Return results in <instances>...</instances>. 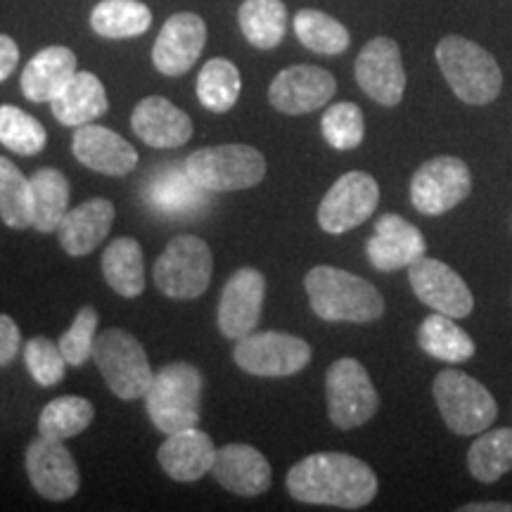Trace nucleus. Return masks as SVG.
Returning <instances> with one entry per match:
<instances>
[{
  "instance_id": "1",
  "label": "nucleus",
  "mask_w": 512,
  "mask_h": 512,
  "mask_svg": "<svg viewBox=\"0 0 512 512\" xmlns=\"http://www.w3.org/2000/svg\"><path fill=\"white\" fill-rule=\"evenodd\" d=\"M287 491L299 503L358 510L377 496V475L349 453H313L287 472Z\"/></svg>"
},
{
  "instance_id": "2",
  "label": "nucleus",
  "mask_w": 512,
  "mask_h": 512,
  "mask_svg": "<svg viewBox=\"0 0 512 512\" xmlns=\"http://www.w3.org/2000/svg\"><path fill=\"white\" fill-rule=\"evenodd\" d=\"M304 290L313 313L328 323H373L384 313V299L377 287L342 268H311L304 278Z\"/></svg>"
},
{
  "instance_id": "3",
  "label": "nucleus",
  "mask_w": 512,
  "mask_h": 512,
  "mask_svg": "<svg viewBox=\"0 0 512 512\" xmlns=\"http://www.w3.org/2000/svg\"><path fill=\"white\" fill-rule=\"evenodd\" d=\"M437 62L451 91L465 105H489L501 95L503 72L496 57L463 36H446L437 46Z\"/></svg>"
},
{
  "instance_id": "4",
  "label": "nucleus",
  "mask_w": 512,
  "mask_h": 512,
  "mask_svg": "<svg viewBox=\"0 0 512 512\" xmlns=\"http://www.w3.org/2000/svg\"><path fill=\"white\" fill-rule=\"evenodd\" d=\"M202 375L190 363H169L159 368L145 394V408L159 432L174 434L200 422Z\"/></svg>"
},
{
  "instance_id": "5",
  "label": "nucleus",
  "mask_w": 512,
  "mask_h": 512,
  "mask_svg": "<svg viewBox=\"0 0 512 512\" xmlns=\"http://www.w3.org/2000/svg\"><path fill=\"white\" fill-rule=\"evenodd\" d=\"M441 418L453 434L475 437L494 425L498 406L489 389L463 370H441L432 384Z\"/></svg>"
},
{
  "instance_id": "6",
  "label": "nucleus",
  "mask_w": 512,
  "mask_h": 512,
  "mask_svg": "<svg viewBox=\"0 0 512 512\" xmlns=\"http://www.w3.org/2000/svg\"><path fill=\"white\" fill-rule=\"evenodd\" d=\"M93 361L112 394L124 401H136L145 396L155 380V370L150 368L145 347L126 330L112 328L100 332L95 339Z\"/></svg>"
},
{
  "instance_id": "7",
  "label": "nucleus",
  "mask_w": 512,
  "mask_h": 512,
  "mask_svg": "<svg viewBox=\"0 0 512 512\" xmlns=\"http://www.w3.org/2000/svg\"><path fill=\"white\" fill-rule=\"evenodd\" d=\"M185 169L209 192L247 190L264 181L266 159L256 147L230 143L192 152Z\"/></svg>"
},
{
  "instance_id": "8",
  "label": "nucleus",
  "mask_w": 512,
  "mask_h": 512,
  "mask_svg": "<svg viewBox=\"0 0 512 512\" xmlns=\"http://www.w3.org/2000/svg\"><path fill=\"white\" fill-rule=\"evenodd\" d=\"M214 271V256L197 235H178L166 245L155 264V285L164 297L197 299L207 292Z\"/></svg>"
},
{
  "instance_id": "9",
  "label": "nucleus",
  "mask_w": 512,
  "mask_h": 512,
  "mask_svg": "<svg viewBox=\"0 0 512 512\" xmlns=\"http://www.w3.org/2000/svg\"><path fill=\"white\" fill-rule=\"evenodd\" d=\"M325 399L330 422L339 430L366 425L380 408V396L368 370L356 358H339L325 375Z\"/></svg>"
},
{
  "instance_id": "10",
  "label": "nucleus",
  "mask_w": 512,
  "mask_h": 512,
  "mask_svg": "<svg viewBox=\"0 0 512 512\" xmlns=\"http://www.w3.org/2000/svg\"><path fill=\"white\" fill-rule=\"evenodd\" d=\"M240 370L256 377H290L311 361V344L287 332H252L238 339L233 351Z\"/></svg>"
},
{
  "instance_id": "11",
  "label": "nucleus",
  "mask_w": 512,
  "mask_h": 512,
  "mask_svg": "<svg viewBox=\"0 0 512 512\" xmlns=\"http://www.w3.org/2000/svg\"><path fill=\"white\" fill-rule=\"evenodd\" d=\"M472 190V174L458 157H434L411 178V202L425 216H441L467 200Z\"/></svg>"
},
{
  "instance_id": "12",
  "label": "nucleus",
  "mask_w": 512,
  "mask_h": 512,
  "mask_svg": "<svg viewBox=\"0 0 512 512\" xmlns=\"http://www.w3.org/2000/svg\"><path fill=\"white\" fill-rule=\"evenodd\" d=\"M380 202L377 181L366 171H349L328 190L318 207V223L325 233L342 235L366 223Z\"/></svg>"
},
{
  "instance_id": "13",
  "label": "nucleus",
  "mask_w": 512,
  "mask_h": 512,
  "mask_svg": "<svg viewBox=\"0 0 512 512\" xmlns=\"http://www.w3.org/2000/svg\"><path fill=\"white\" fill-rule=\"evenodd\" d=\"M24 467L36 494L48 501H69L81 486V475L76 460L64 441L38 437L27 446Z\"/></svg>"
},
{
  "instance_id": "14",
  "label": "nucleus",
  "mask_w": 512,
  "mask_h": 512,
  "mask_svg": "<svg viewBox=\"0 0 512 512\" xmlns=\"http://www.w3.org/2000/svg\"><path fill=\"white\" fill-rule=\"evenodd\" d=\"M408 280L415 297L432 311L451 318H467L475 309V297L460 275L444 261L422 256L413 266H408Z\"/></svg>"
},
{
  "instance_id": "15",
  "label": "nucleus",
  "mask_w": 512,
  "mask_h": 512,
  "mask_svg": "<svg viewBox=\"0 0 512 512\" xmlns=\"http://www.w3.org/2000/svg\"><path fill=\"white\" fill-rule=\"evenodd\" d=\"M356 81L361 91L382 107H396L406 93V69L399 43L392 38H373L356 57Z\"/></svg>"
},
{
  "instance_id": "16",
  "label": "nucleus",
  "mask_w": 512,
  "mask_h": 512,
  "mask_svg": "<svg viewBox=\"0 0 512 512\" xmlns=\"http://www.w3.org/2000/svg\"><path fill=\"white\" fill-rule=\"evenodd\" d=\"M337 81L328 69L313 64H294L275 76L268 88V100L278 112L299 117L320 110L335 98Z\"/></svg>"
},
{
  "instance_id": "17",
  "label": "nucleus",
  "mask_w": 512,
  "mask_h": 512,
  "mask_svg": "<svg viewBox=\"0 0 512 512\" xmlns=\"http://www.w3.org/2000/svg\"><path fill=\"white\" fill-rule=\"evenodd\" d=\"M209 190L188 174L183 164L159 166V169L147 178L143 188V202L155 214L166 219H185L202 214L209 207Z\"/></svg>"
},
{
  "instance_id": "18",
  "label": "nucleus",
  "mask_w": 512,
  "mask_h": 512,
  "mask_svg": "<svg viewBox=\"0 0 512 512\" xmlns=\"http://www.w3.org/2000/svg\"><path fill=\"white\" fill-rule=\"evenodd\" d=\"M266 278L256 268H240L228 278L219 304V330L223 337L238 339L252 335L264 311Z\"/></svg>"
},
{
  "instance_id": "19",
  "label": "nucleus",
  "mask_w": 512,
  "mask_h": 512,
  "mask_svg": "<svg viewBox=\"0 0 512 512\" xmlns=\"http://www.w3.org/2000/svg\"><path fill=\"white\" fill-rule=\"evenodd\" d=\"M204 43H207L204 19L195 12H178L166 19L159 31L152 48V62L164 76H183L202 55Z\"/></svg>"
},
{
  "instance_id": "20",
  "label": "nucleus",
  "mask_w": 512,
  "mask_h": 512,
  "mask_svg": "<svg viewBox=\"0 0 512 512\" xmlns=\"http://www.w3.org/2000/svg\"><path fill=\"white\" fill-rule=\"evenodd\" d=\"M366 254L370 266L377 271L394 273L422 259L427 254V240L420 228H415L403 216L384 214L375 223L373 238L366 242Z\"/></svg>"
},
{
  "instance_id": "21",
  "label": "nucleus",
  "mask_w": 512,
  "mask_h": 512,
  "mask_svg": "<svg viewBox=\"0 0 512 512\" xmlns=\"http://www.w3.org/2000/svg\"><path fill=\"white\" fill-rule=\"evenodd\" d=\"M211 475L235 496H261L271 489L273 470L266 456L249 444H228L216 451Z\"/></svg>"
},
{
  "instance_id": "22",
  "label": "nucleus",
  "mask_w": 512,
  "mask_h": 512,
  "mask_svg": "<svg viewBox=\"0 0 512 512\" xmlns=\"http://www.w3.org/2000/svg\"><path fill=\"white\" fill-rule=\"evenodd\" d=\"M72 150L83 166L105 176H126L138 166L136 147L98 124L76 126Z\"/></svg>"
},
{
  "instance_id": "23",
  "label": "nucleus",
  "mask_w": 512,
  "mask_h": 512,
  "mask_svg": "<svg viewBox=\"0 0 512 512\" xmlns=\"http://www.w3.org/2000/svg\"><path fill=\"white\" fill-rule=\"evenodd\" d=\"M214 441L207 432L188 427V430L166 434L164 444L159 446V465L174 482L190 484L211 472L216 460Z\"/></svg>"
},
{
  "instance_id": "24",
  "label": "nucleus",
  "mask_w": 512,
  "mask_h": 512,
  "mask_svg": "<svg viewBox=\"0 0 512 512\" xmlns=\"http://www.w3.org/2000/svg\"><path fill=\"white\" fill-rule=\"evenodd\" d=\"M133 133L150 147H181L192 138V119L178 110L171 100L152 98L140 100L131 114Z\"/></svg>"
},
{
  "instance_id": "25",
  "label": "nucleus",
  "mask_w": 512,
  "mask_h": 512,
  "mask_svg": "<svg viewBox=\"0 0 512 512\" xmlns=\"http://www.w3.org/2000/svg\"><path fill=\"white\" fill-rule=\"evenodd\" d=\"M112 223L114 204L105 197H95L67 211L57 228V238L69 256H86L110 235Z\"/></svg>"
},
{
  "instance_id": "26",
  "label": "nucleus",
  "mask_w": 512,
  "mask_h": 512,
  "mask_svg": "<svg viewBox=\"0 0 512 512\" xmlns=\"http://www.w3.org/2000/svg\"><path fill=\"white\" fill-rule=\"evenodd\" d=\"M76 74V55L64 46L38 50L22 72V93L31 102H53Z\"/></svg>"
},
{
  "instance_id": "27",
  "label": "nucleus",
  "mask_w": 512,
  "mask_h": 512,
  "mask_svg": "<svg viewBox=\"0 0 512 512\" xmlns=\"http://www.w3.org/2000/svg\"><path fill=\"white\" fill-rule=\"evenodd\" d=\"M53 105L55 119L64 126H83L93 124L107 112L105 86L98 76L91 72H76L74 79L64 86V91L50 102Z\"/></svg>"
},
{
  "instance_id": "28",
  "label": "nucleus",
  "mask_w": 512,
  "mask_h": 512,
  "mask_svg": "<svg viewBox=\"0 0 512 512\" xmlns=\"http://www.w3.org/2000/svg\"><path fill=\"white\" fill-rule=\"evenodd\" d=\"M102 275L119 297H140L145 292V256L140 242L133 238L112 240L102 254Z\"/></svg>"
},
{
  "instance_id": "29",
  "label": "nucleus",
  "mask_w": 512,
  "mask_h": 512,
  "mask_svg": "<svg viewBox=\"0 0 512 512\" xmlns=\"http://www.w3.org/2000/svg\"><path fill=\"white\" fill-rule=\"evenodd\" d=\"M418 344L427 356L451 363V366L470 361L475 356V342L456 323V318L444 316V313L437 311L420 323Z\"/></svg>"
},
{
  "instance_id": "30",
  "label": "nucleus",
  "mask_w": 512,
  "mask_h": 512,
  "mask_svg": "<svg viewBox=\"0 0 512 512\" xmlns=\"http://www.w3.org/2000/svg\"><path fill=\"white\" fill-rule=\"evenodd\" d=\"M34 192V223L38 233H55L69 211V181L57 169H38L31 176Z\"/></svg>"
},
{
  "instance_id": "31",
  "label": "nucleus",
  "mask_w": 512,
  "mask_h": 512,
  "mask_svg": "<svg viewBox=\"0 0 512 512\" xmlns=\"http://www.w3.org/2000/svg\"><path fill=\"white\" fill-rule=\"evenodd\" d=\"M467 470L477 482L494 484L512 470V427L484 430L467 451Z\"/></svg>"
},
{
  "instance_id": "32",
  "label": "nucleus",
  "mask_w": 512,
  "mask_h": 512,
  "mask_svg": "<svg viewBox=\"0 0 512 512\" xmlns=\"http://www.w3.org/2000/svg\"><path fill=\"white\" fill-rule=\"evenodd\" d=\"M238 22L254 48L271 50L285 38L287 8L283 0H245L240 5Z\"/></svg>"
},
{
  "instance_id": "33",
  "label": "nucleus",
  "mask_w": 512,
  "mask_h": 512,
  "mask_svg": "<svg viewBox=\"0 0 512 512\" xmlns=\"http://www.w3.org/2000/svg\"><path fill=\"white\" fill-rule=\"evenodd\" d=\"M152 12L140 0H102L91 12V27L102 38H133L145 34Z\"/></svg>"
},
{
  "instance_id": "34",
  "label": "nucleus",
  "mask_w": 512,
  "mask_h": 512,
  "mask_svg": "<svg viewBox=\"0 0 512 512\" xmlns=\"http://www.w3.org/2000/svg\"><path fill=\"white\" fill-rule=\"evenodd\" d=\"M93 415L95 408L88 399H81V396H57L41 411L38 434L57 441L74 439L91 427Z\"/></svg>"
},
{
  "instance_id": "35",
  "label": "nucleus",
  "mask_w": 512,
  "mask_h": 512,
  "mask_svg": "<svg viewBox=\"0 0 512 512\" xmlns=\"http://www.w3.org/2000/svg\"><path fill=\"white\" fill-rule=\"evenodd\" d=\"M242 79L238 67L223 57H214L202 67L197 76V98L209 112L223 114L233 110L235 102L240 100Z\"/></svg>"
},
{
  "instance_id": "36",
  "label": "nucleus",
  "mask_w": 512,
  "mask_h": 512,
  "mask_svg": "<svg viewBox=\"0 0 512 512\" xmlns=\"http://www.w3.org/2000/svg\"><path fill=\"white\" fill-rule=\"evenodd\" d=\"M0 219L15 230H24L34 223L31 178L24 176L8 157H0Z\"/></svg>"
},
{
  "instance_id": "37",
  "label": "nucleus",
  "mask_w": 512,
  "mask_h": 512,
  "mask_svg": "<svg viewBox=\"0 0 512 512\" xmlns=\"http://www.w3.org/2000/svg\"><path fill=\"white\" fill-rule=\"evenodd\" d=\"M294 34L302 46L318 55H339L351 43L347 27L320 10H299L294 17Z\"/></svg>"
},
{
  "instance_id": "38",
  "label": "nucleus",
  "mask_w": 512,
  "mask_h": 512,
  "mask_svg": "<svg viewBox=\"0 0 512 512\" xmlns=\"http://www.w3.org/2000/svg\"><path fill=\"white\" fill-rule=\"evenodd\" d=\"M48 143L46 128L15 105H0V145L22 157H34Z\"/></svg>"
},
{
  "instance_id": "39",
  "label": "nucleus",
  "mask_w": 512,
  "mask_h": 512,
  "mask_svg": "<svg viewBox=\"0 0 512 512\" xmlns=\"http://www.w3.org/2000/svg\"><path fill=\"white\" fill-rule=\"evenodd\" d=\"M320 131H323L325 143L335 150H354L366 136V119H363L361 107L354 102H337L325 110L320 119Z\"/></svg>"
},
{
  "instance_id": "40",
  "label": "nucleus",
  "mask_w": 512,
  "mask_h": 512,
  "mask_svg": "<svg viewBox=\"0 0 512 512\" xmlns=\"http://www.w3.org/2000/svg\"><path fill=\"white\" fill-rule=\"evenodd\" d=\"M24 363H27L29 375L41 387H55V384H60L69 366L60 344H55L48 337H34L24 344Z\"/></svg>"
},
{
  "instance_id": "41",
  "label": "nucleus",
  "mask_w": 512,
  "mask_h": 512,
  "mask_svg": "<svg viewBox=\"0 0 512 512\" xmlns=\"http://www.w3.org/2000/svg\"><path fill=\"white\" fill-rule=\"evenodd\" d=\"M98 323L100 316L93 306H83V309L76 313L74 323L69 325V330L64 332L60 342H57L69 366L79 368L88 361V358H93L95 339H98Z\"/></svg>"
},
{
  "instance_id": "42",
  "label": "nucleus",
  "mask_w": 512,
  "mask_h": 512,
  "mask_svg": "<svg viewBox=\"0 0 512 512\" xmlns=\"http://www.w3.org/2000/svg\"><path fill=\"white\" fill-rule=\"evenodd\" d=\"M22 349V332L17 323L5 313H0V368L10 366Z\"/></svg>"
},
{
  "instance_id": "43",
  "label": "nucleus",
  "mask_w": 512,
  "mask_h": 512,
  "mask_svg": "<svg viewBox=\"0 0 512 512\" xmlns=\"http://www.w3.org/2000/svg\"><path fill=\"white\" fill-rule=\"evenodd\" d=\"M19 62V48L10 36L0 34V83L10 79Z\"/></svg>"
},
{
  "instance_id": "44",
  "label": "nucleus",
  "mask_w": 512,
  "mask_h": 512,
  "mask_svg": "<svg viewBox=\"0 0 512 512\" xmlns=\"http://www.w3.org/2000/svg\"><path fill=\"white\" fill-rule=\"evenodd\" d=\"M458 512H512V503H503V501L467 503V505H460Z\"/></svg>"
}]
</instances>
